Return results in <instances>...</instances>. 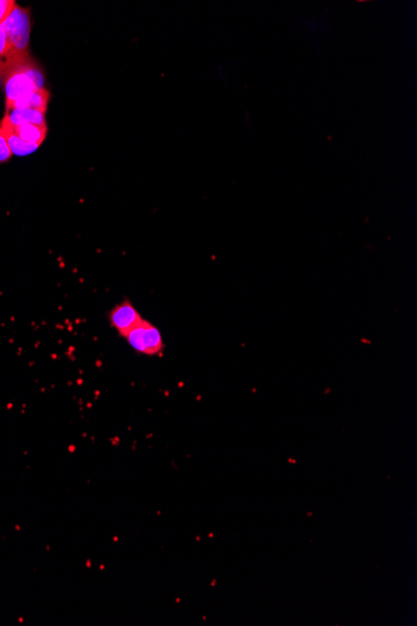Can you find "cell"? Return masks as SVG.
<instances>
[{
	"instance_id": "10",
	"label": "cell",
	"mask_w": 417,
	"mask_h": 626,
	"mask_svg": "<svg viewBox=\"0 0 417 626\" xmlns=\"http://www.w3.org/2000/svg\"><path fill=\"white\" fill-rule=\"evenodd\" d=\"M17 3L14 0H0V26L7 20Z\"/></svg>"
},
{
	"instance_id": "5",
	"label": "cell",
	"mask_w": 417,
	"mask_h": 626,
	"mask_svg": "<svg viewBox=\"0 0 417 626\" xmlns=\"http://www.w3.org/2000/svg\"><path fill=\"white\" fill-rule=\"evenodd\" d=\"M0 129H2L3 134H4L5 138L8 140V145L11 146V151L15 155H19V157H24V155L32 154L35 151H38L39 146L36 145H30V143L24 142L20 139V137L15 133L13 124L8 121L7 118H3L0 121Z\"/></svg>"
},
{
	"instance_id": "4",
	"label": "cell",
	"mask_w": 417,
	"mask_h": 626,
	"mask_svg": "<svg viewBox=\"0 0 417 626\" xmlns=\"http://www.w3.org/2000/svg\"><path fill=\"white\" fill-rule=\"evenodd\" d=\"M142 320L139 311L127 299L115 305L109 313V323L112 328L123 338H126L127 333L132 332Z\"/></svg>"
},
{
	"instance_id": "7",
	"label": "cell",
	"mask_w": 417,
	"mask_h": 626,
	"mask_svg": "<svg viewBox=\"0 0 417 626\" xmlns=\"http://www.w3.org/2000/svg\"><path fill=\"white\" fill-rule=\"evenodd\" d=\"M4 117L14 127L21 124L47 125L45 113L35 109H7Z\"/></svg>"
},
{
	"instance_id": "2",
	"label": "cell",
	"mask_w": 417,
	"mask_h": 626,
	"mask_svg": "<svg viewBox=\"0 0 417 626\" xmlns=\"http://www.w3.org/2000/svg\"><path fill=\"white\" fill-rule=\"evenodd\" d=\"M5 104L7 108L20 98L44 88V76L35 63L15 70L5 81Z\"/></svg>"
},
{
	"instance_id": "6",
	"label": "cell",
	"mask_w": 417,
	"mask_h": 626,
	"mask_svg": "<svg viewBox=\"0 0 417 626\" xmlns=\"http://www.w3.org/2000/svg\"><path fill=\"white\" fill-rule=\"evenodd\" d=\"M49 98L50 94L42 88L41 90L33 91L28 96L20 98L7 109H35V111L47 113Z\"/></svg>"
},
{
	"instance_id": "3",
	"label": "cell",
	"mask_w": 417,
	"mask_h": 626,
	"mask_svg": "<svg viewBox=\"0 0 417 626\" xmlns=\"http://www.w3.org/2000/svg\"><path fill=\"white\" fill-rule=\"evenodd\" d=\"M126 339L127 344L143 356H161L166 347L159 329L144 319L132 332L127 333Z\"/></svg>"
},
{
	"instance_id": "8",
	"label": "cell",
	"mask_w": 417,
	"mask_h": 626,
	"mask_svg": "<svg viewBox=\"0 0 417 626\" xmlns=\"http://www.w3.org/2000/svg\"><path fill=\"white\" fill-rule=\"evenodd\" d=\"M14 130L24 142L42 145L47 138L48 125L21 124L14 127Z\"/></svg>"
},
{
	"instance_id": "9",
	"label": "cell",
	"mask_w": 417,
	"mask_h": 626,
	"mask_svg": "<svg viewBox=\"0 0 417 626\" xmlns=\"http://www.w3.org/2000/svg\"><path fill=\"white\" fill-rule=\"evenodd\" d=\"M12 157H13V153L11 151L7 138H5L4 134L0 129V163H8Z\"/></svg>"
},
{
	"instance_id": "1",
	"label": "cell",
	"mask_w": 417,
	"mask_h": 626,
	"mask_svg": "<svg viewBox=\"0 0 417 626\" xmlns=\"http://www.w3.org/2000/svg\"><path fill=\"white\" fill-rule=\"evenodd\" d=\"M30 30V8L15 4L0 26V83H5L15 70L35 63L29 51Z\"/></svg>"
}]
</instances>
